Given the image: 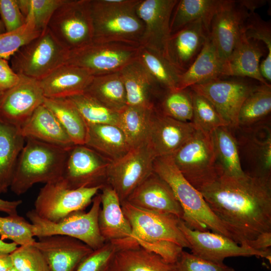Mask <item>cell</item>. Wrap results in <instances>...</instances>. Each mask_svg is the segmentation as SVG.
I'll return each mask as SVG.
<instances>
[{
  "mask_svg": "<svg viewBox=\"0 0 271 271\" xmlns=\"http://www.w3.org/2000/svg\"><path fill=\"white\" fill-rule=\"evenodd\" d=\"M239 2L250 12H254L255 10L266 3L265 0H240Z\"/></svg>",
  "mask_w": 271,
  "mask_h": 271,
  "instance_id": "cell-54",
  "label": "cell"
},
{
  "mask_svg": "<svg viewBox=\"0 0 271 271\" xmlns=\"http://www.w3.org/2000/svg\"><path fill=\"white\" fill-rule=\"evenodd\" d=\"M140 0H90L94 37L140 46L144 25L136 8Z\"/></svg>",
  "mask_w": 271,
  "mask_h": 271,
  "instance_id": "cell-4",
  "label": "cell"
},
{
  "mask_svg": "<svg viewBox=\"0 0 271 271\" xmlns=\"http://www.w3.org/2000/svg\"><path fill=\"white\" fill-rule=\"evenodd\" d=\"M25 142L20 127L0 120V194L10 188Z\"/></svg>",
  "mask_w": 271,
  "mask_h": 271,
  "instance_id": "cell-30",
  "label": "cell"
},
{
  "mask_svg": "<svg viewBox=\"0 0 271 271\" xmlns=\"http://www.w3.org/2000/svg\"><path fill=\"white\" fill-rule=\"evenodd\" d=\"M1 239H9L18 245L33 243V225L23 217L16 215L0 216Z\"/></svg>",
  "mask_w": 271,
  "mask_h": 271,
  "instance_id": "cell-46",
  "label": "cell"
},
{
  "mask_svg": "<svg viewBox=\"0 0 271 271\" xmlns=\"http://www.w3.org/2000/svg\"><path fill=\"white\" fill-rule=\"evenodd\" d=\"M209 33L203 21L198 20L171 35L167 47V59L180 75L196 59Z\"/></svg>",
  "mask_w": 271,
  "mask_h": 271,
  "instance_id": "cell-22",
  "label": "cell"
},
{
  "mask_svg": "<svg viewBox=\"0 0 271 271\" xmlns=\"http://www.w3.org/2000/svg\"><path fill=\"white\" fill-rule=\"evenodd\" d=\"M68 53L47 28L22 47L9 61L18 75L40 81L64 64Z\"/></svg>",
  "mask_w": 271,
  "mask_h": 271,
  "instance_id": "cell-7",
  "label": "cell"
},
{
  "mask_svg": "<svg viewBox=\"0 0 271 271\" xmlns=\"http://www.w3.org/2000/svg\"><path fill=\"white\" fill-rule=\"evenodd\" d=\"M173 264L174 271H235L224 263L211 261L183 250Z\"/></svg>",
  "mask_w": 271,
  "mask_h": 271,
  "instance_id": "cell-49",
  "label": "cell"
},
{
  "mask_svg": "<svg viewBox=\"0 0 271 271\" xmlns=\"http://www.w3.org/2000/svg\"><path fill=\"white\" fill-rule=\"evenodd\" d=\"M243 32L249 39L259 41L265 46L267 54L259 65L262 78L271 82V27L269 22L264 21L255 12H250L243 29Z\"/></svg>",
  "mask_w": 271,
  "mask_h": 271,
  "instance_id": "cell-41",
  "label": "cell"
},
{
  "mask_svg": "<svg viewBox=\"0 0 271 271\" xmlns=\"http://www.w3.org/2000/svg\"><path fill=\"white\" fill-rule=\"evenodd\" d=\"M85 145L110 162L127 154L131 149L121 128L109 124H87Z\"/></svg>",
  "mask_w": 271,
  "mask_h": 271,
  "instance_id": "cell-29",
  "label": "cell"
},
{
  "mask_svg": "<svg viewBox=\"0 0 271 271\" xmlns=\"http://www.w3.org/2000/svg\"><path fill=\"white\" fill-rule=\"evenodd\" d=\"M261 42L247 38L243 32L225 64V75L251 79L263 84L268 83L259 71L261 58L266 49Z\"/></svg>",
  "mask_w": 271,
  "mask_h": 271,
  "instance_id": "cell-24",
  "label": "cell"
},
{
  "mask_svg": "<svg viewBox=\"0 0 271 271\" xmlns=\"http://www.w3.org/2000/svg\"><path fill=\"white\" fill-rule=\"evenodd\" d=\"M155 107L164 115L181 121L191 122L192 91L190 88L166 91L158 100Z\"/></svg>",
  "mask_w": 271,
  "mask_h": 271,
  "instance_id": "cell-39",
  "label": "cell"
},
{
  "mask_svg": "<svg viewBox=\"0 0 271 271\" xmlns=\"http://www.w3.org/2000/svg\"><path fill=\"white\" fill-rule=\"evenodd\" d=\"M90 210L73 212L57 222H52L40 217L34 209L26 215L33 225L34 237L61 235L71 237L83 242L93 250L101 247L106 242L100 234L98 217L100 208L99 194L93 198Z\"/></svg>",
  "mask_w": 271,
  "mask_h": 271,
  "instance_id": "cell-5",
  "label": "cell"
},
{
  "mask_svg": "<svg viewBox=\"0 0 271 271\" xmlns=\"http://www.w3.org/2000/svg\"><path fill=\"white\" fill-rule=\"evenodd\" d=\"M226 77L225 63L220 58L209 35L190 67L179 76L177 90L189 88L216 78Z\"/></svg>",
  "mask_w": 271,
  "mask_h": 271,
  "instance_id": "cell-28",
  "label": "cell"
},
{
  "mask_svg": "<svg viewBox=\"0 0 271 271\" xmlns=\"http://www.w3.org/2000/svg\"><path fill=\"white\" fill-rule=\"evenodd\" d=\"M140 46L93 39L69 51L64 64L82 68L93 76L120 71L137 59Z\"/></svg>",
  "mask_w": 271,
  "mask_h": 271,
  "instance_id": "cell-6",
  "label": "cell"
},
{
  "mask_svg": "<svg viewBox=\"0 0 271 271\" xmlns=\"http://www.w3.org/2000/svg\"><path fill=\"white\" fill-rule=\"evenodd\" d=\"M33 244L43 254L49 271H75L93 250L78 239L61 235L38 238Z\"/></svg>",
  "mask_w": 271,
  "mask_h": 271,
  "instance_id": "cell-19",
  "label": "cell"
},
{
  "mask_svg": "<svg viewBox=\"0 0 271 271\" xmlns=\"http://www.w3.org/2000/svg\"><path fill=\"white\" fill-rule=\"evenodd\" d=\"M65 1V0H17L26 21H32L36 28L41 31L47 28L54 13Z\"/></svg>",
  "mask_w": 271,
  "mask_h": 271,
  "instance_id": "cell-43",
  "label": "cell"
},
{
  "mask_svg": "<svg viewBox=\"0 0 271 271\" xmlns=\"http://www.w3.org/2000/svg\"><path fill=\"white\" fill-rule=\"evenodd\" d=\"M156 156L149 144L131 148L121 158L111 162L106 172V184L116 193L120 203L153 172Z\"/></svg>",
  "mask_w": 271,
  "mask_h": 271,
  "instance_id": "cell-13",
  "label": "cell"
},
{
  "mask_svg": "<svg viewBox=\"0 0 271 271\" xmlns=\"http://www.w3.org/2000/svg\"><path fill=\"white\" fill-rule=\"evenodd\" d=\"M5 29L4 25L0 18V34L5 32Z\"/></svg>",
  "mask_w": 271,
  "mask_h": 271,
  "instance_id": "cell-57",
  "label": "cell"
},
{
  "mask_svg": "<svg viewBox=\"0 0 271 271\" xmlns=\"http://www.w3.org/2000/svg\"><path fill=\"white\" fill-rule=\"evenodd\" d=\"M9 271H17L14 267L10 269Z\"/></svg>",
  "mask_w": 271,
  "mask_h": 271,
  "instance_id": "cell-58",
  "label": "cell"
},
{
  "mask_svg": "<svg viewBox=\"0 0 271 271\" xmlns=\"http://www.w3.org/2000/svg\"><path fill=\"white\" fill-rule=\"evenodd\" d=\"M26 142L10 187L18 196L26 193L36 184H46L62 178L70 149L32 138L26 139Z\"/></svg>",
  "mask_w": 271,
  "mask_h": 271,
  "instance_id": "cell-2",
  "label": "cell"
},
{
  "mask_svg": "<svg viewBox=\"0 0 271 271\" xmlns=\"http://www.w3.org/2000/svg\"><path fill=\"white\" fill-rule=\"evenodd\" d=\"M242 245L248 246L256 250L269 251L271 246V231L260 233L254 239Z\"/></svg>",
  "mask_w": 271,
  "mask_h": 271,
  "instance_id": "cell-52",
  "label": "cell"
},
{
  "mask_svg": "<svg viewBox=\"0 0 271 271\" xmlns=\"http://www.w3.org/2000/svg\"><path fill=\"white\" fill-rule=\"evenodd\" d=\"M154 108L127 105L119 112L118 126L131 148L148 143Z\"/></svg>",
  "mask_w": 271,
  "mask_h": 271,
  "instance_id": "cell-36",
  "label": "cell"
},
{
  "mask_svg": "<svg viewBox=\"0 0 271 271\" xmlns=\"http://www.w3.org/2000/svg\"><path fill=\"white\" fill-rule=\"evenodd\" d=\"M135 242L132 238L106 241L101 247L89 254L75 271H109L116 252Z\"/></svg>",
  "mask_w": 271,
  "mask_h": 271,
  "instance_id": "cell-42",
  "label": "cell"
},
{
  "mask_svg": "<svg viewBox=\"0 0 271 271\" xmlns=\"http://www.w3.org/2000/svg\"><path fill=\"white\" fill-rule=\"evenodd\" d=\"M22 135L67 149L75 145L56 116L43 104L20 127Z\"/></svg>",
  "mask_w": 271,
  "mask_h": 271,
  "instance_id": "cell-27",
  "label": "cell"
},
{
  "mask_svg": "<svg viewBox=\"0 0 271 271\" xmlns=\"http://www.w3.org/2000/svg\"><path fill=\"white\" fill-rule=\"evenodd\" d=\"M43 104L56 116L75 145H85L87 124L68 98L45 97Z\"/></svg>",
  "mask_w": 271,
  "mask_h": 271,
  "instance_id": "cell-34",
  "label": "cell"
},
{
  "mask_svg": "<svg viewBox=\"0 0 271 271\" xmlns=\"http://www.w3.org/2000/svg\"><path fill=\"white\" fill-rule=\"evenodd\" d=\"M270 111L271 85L260 84L243 102L238 114V127H249L264 119Z\"/></svg>",
  "mask_w": 271,
  "mask_h": 271,
  "instance_id": "cell-38",
  "label": "cell"
},
{
  "mask_svg": "<svg viewBox=\"0 0 271 271\" xmlns=\"http://www.w3.org/2000/svg\"><path fill=\"white\" fill-rule=\"evenodd\" d=\"M136 59L164 90H177L180 74L168 60L142 46H140Z\"/></svg>",
  "mask_w": 271,
  "mask_h": 271,
  "instance_id": "cell-37",
  "label": "cell"
},
{
  "mask_svg": "<svg viewBox=\"0 0 271 271\" xmlns=\"http://www.w3.org/2000/svg\"><path fill=\"white\" fill-rule=\"evenodd\" d=\"M103 186L72 189L61 178L41 188L33 209L42 218L57 222L73 212L84 210Z\"/></svg>",
  "mask_w": 271,
  "mask_h": 271,
  "instance_id": "cell-9",
  "label": "cell"
},
{
  "mask_svg": "<svg viewBox=\"0 0 271 271\" xmlns=\"http://www.w3.org/2000/svg\"><path fill=\"white\" fill-rule=\"evenodd\" d=\"M179 227L190 245L191 253L198 257L218 263H223L224 259L227 257L252 256L265 258L270 261V250H254L240 245L218 233L191 229L181 219Z\"/></svg>",
  "mask_w": 271,
  "mask_h": 271,
  "instance_id": "cell-14",
  "label": "cell"
},
{
  "mask_svg": "<svg viewBox=\"0 0 271 271\" xmlns=\"http://www.w3.org/2000/svg\"><path fill=\"white\" fill-rule=\"evenodd\" d=\"M178 1L140 0L136 8L137 14L144 25L140 46L167 60L168 44L171 35L170 22Z\"/></svg>",
  "mask_w": 271,
  "mask_h": 271,
  "instance_id": "cell-15",
  "label": "cell"
},
{
  "mask_svg": "<svg viewBox=\"0 0 271 271\" xmlns=\"http://www.w3.org/2000/svg\"><path fill=\"white\" fill-rule=\"evenodd\" d=\"M10 255L17 271H49L43 254L33 243L20 245Z\"/></svg>",
  "mask_w": 271,
  "mask_h": 271,
  "instance_id": "cell-48",
  "label": "cell"
},
{
  "mask_svg": "<svg viewBox=\"0 0 271 271\" xmlns=\"http://www.w3.org/2000/svg\"><path fill=\"white\" fill-rule=\"evenodd\" d=\"M13 267L10 253L0 252V271H9Z\"/></svg>",
  "mask_w": 271,
  "mask_h": 271,
  "instance_id": "cell-55",
  "label": "cell"
},
{
  "mask_svg": "<svg viewBox=\"0 0 271 271\" xmlns=\"http://www.w3.org/2000/svg\"><path fill=\"white\" fill-rule=\"evenodd\" d=\"M0 18L6 32L17 30L26 23L17 0H0Z\"/></svg>",
  "mask_w": 271,
  "mask_h": 271,
  "instance_id": "cell-50",
  "label": "cell"
},
{
  "mask_svg": "<svg viewBox=\"0 0 271 271\" xmlns=\"http://www.w3.org/2000/svg\"><path fill=\"white\" fill-rule=\"evenodd\" d=\"M32 21L26 20L21 28L0 34V59L10 60L23 46L38 37L42 32Z\"/></svg>",
  "mask_w": 271,
  "mask_h": 271,
  "instance_id": "cell-44",
  "label": "cell"
},
{
  "mask_svg": "<svg viewBox=\"0 0 271 271\" xmlns=\"http://www.w3.org/2000/svg\"><path fill=\"white\" fill-rule=\"evenodd\" d=\"M84 92L117 112L127 106L125 89L119 71L94 76Z\"/></svg>",
  "mask_w": 271,
  "mask_h": 271,
  "instance_id": "cell-33",
  "label": "cell"
},
{
  "mask_svg": "<svg viewBox=\"0 0 271 271\" xmlns=\"http://www.w3.org/2000/svg\"><path fill=\"white\" fill-rule=\"evenodd\" d=\"M22 203V200L9 201L0 198V212L8 215L18 214V208Z\"/></svg>",
  "mask_w": 271,
  "mask_h": 271,
  "instance_id": "cell-53",
  "label": "cell"
},
{
  "mask_svg": "<svg viewBox=\"0 0 271 271\" xmlns=\"http://www.w3.org/2000/svg\"><path fill=\"white\" fill-rule=\"evenodd\" d=\"M246 143L249 155L257 165L255 175L271 176V134L269 128H266L261 139L253 134L247 138Z\"/></svg>",
  "mask_w": 271,
  "mask_h": 271,
  "instance_id": "cell-47",
  "label": "cell"
},
{
  "mask_svg": "<svg viewBox=\"0 0 271 271\" xmlns=\"http://www.w3.org/2000/svg\"><path fill=\"white\" fill-rule=\"evenodd\" d=\"M221 2L222 0H178L171 17V34L198 20L203 21L209 32L211 21Z\"/></svg>",
  "mask_w": 271,
  "mask_h": 271,
  "instance_id": "cell-32",
  "label": "cell"
},
{
  "mask_svg": "<svg viewBox=\"0 0 271 271\" xmlns=\"http://www.w3.org/2000/svg\"><path fill=\"white\" fill-rule=\"evenodd\" d=\"M47 28L68 52L88 43L94 37L90 0H65Z\"/></svg>",
  "mask_w": 271,
  "mask_h": 271,
  "instance_id": "cell-10",
  "label": "cell"
},
{
  "mask_svg": "<svg viewBox=\"0 0 271 271\" xmlns=\"http://www.w3.org/2000/svg\"><path fill=\"white\" fill-rule=\"evenodd\" d=\"M126 201L146 210L173 214L181 219L183 216L182 208L172 189L154 172L131 193Z\"/></svg>",
  "mask_w": 271,
  "mask_h": 271,
  "instance_id": "cell-21",
  "label": "cell"
},
{
  "mask_svg": "<svg viewBox=\"0 0 271 271\" xmlns=\"http://www.w3.org/2000/svg\"><path fill=\"white\" fill-rule=\"evenodd\" d=\"M235 77H222L193 85V91L207 99L230 128L238 127V117L241 105L260 83Z\"/></svg>",
  "mask_w": 271,
  "mask_h": 271,
  "instance_id": "cell-12",
  "label": "cell"
},
{
  "mask_svg": "<svg viewBox=\"0 0 271 271\" xmlns=\"http://www.w3.org/2000/svg\"><path fill=\"white\" fill-rule=\"evenodd\" d=\"M228 126L214 129L211 136L217 164L221 172L230 176H240L243 170L237 140Z\"/></svg>",
  "mask_w": 271,
  "mask_h": 271,
  "instance_id": "cell-35",
  "label": "cell"
},
{
  "mask_svg": "<svg viewBox=\"0 0 271 271\" xmlns=\"http://www.w3.org/2000/svg\"><path fill=\"white\" fill-rule=\"evenodd\" d=\"M192 122H184L153 110L148 143L156 157L172 156L194 134Z\"/></svg>",
  "mask_w": 271,
  "mask_h": 271,
  "instance_id": "cell-20",
  "label": "cell"
},
{
  "mask_svg": "<svg viewBox=\"0 0 271 271\" xmlns=\"http://www.w3.org/2000/svg\"><path fill=\"white\" fill-rule=\"evenodd\" d=\"M87 124H109L118 126L119 112L113 110L85 92L68 97Z\"/></svg>",
  "mask_w": 271,
  "mask_h": 271,
  "instance_id": "cell-40",
  "label": "cell"
},
{
  "mask_svg": "<svg viewBox=\"0 0 271 271\" xmlns=\"http://www.w3.org/2000/svg\"><path fill=\"white\" fill-rule=\"evenodd\" d=\"M18 246L15 242H6L0 239V252L11 253Z\"/></svg>",
  "mask_w": 271,
  "mask_h": 271,
  "instance_id": "cell-56",
  "label": "cell"
},
{
  "mask_svg": "<svg viewBox=\"0 0 271 271\" xmlns=\"http://www.w3.org/2000/svg\"><path fill=\"white\" fill-rule=\"evenodd\" d=\"M171 156L183 176L197 190L213 181L221 172L211 133L197 128Z\"/></svg>",
  "mask_w": 271,
  "mask_h": 271,
  "instance_id": "cell-8",
  "label": "cell"
},
{
  "mask_svg": "<svg viewBox=\"0 0 271 271\" xmlns=\"http://www.w3.org/2000/svg\"><path fill=\"white\" fill-rule=\"evenodd\" d=\"M191 91L193 103V117L191 122L196 128L211 133L220 126H228L207 99Z\"/></svg>",
  "mask_w": 271,
  "mask_h": 271,
  "instance_id": "cell-45",
  "label": "cell"
},
{
  "mask_svg": "<svg viewBox=\"0 0 271 271\" xmlns=\"http://www.w3.org/2000/svg\"><path fill=\"white\" fill-rule=\"evenodd\" d=\"M100 190L98 223L101 235L106 241L132 238L130 224L123 213L116 193L106 184Z\"/></svg>",
  "mask_w": 271,
  "mask_h": 271,
  "instance_id": "cell-26",
  "label": "cell"
},
{
  "mask_svg": "<svg viewBox=\"0 0 271 271\" xmlns=\"http://www.w3.org/2000/svg\"><path fill=\"white\" fill-rule=\"evenodd\" d=\"M8 60L0 59V91L4 92L17 84L21 76L16 73Z\"/></svg>",
  "mask_w": 271,
  "mask_h": 271,
  "instance_id": "cell-51",
  "label": "cell"
},
{
  "mask_svg": "<svg viewBox=\"0 0 271 271\" xmlns=\"http://www.w3.org/2000/svg\"><path fill=\"white\" fill-rule=\"evenodd\" d=\"M119 72L125 89L127 105L154 108L166 91L137 59Z\"/></svg>",
  "mask_w": 271,
  "mask_h": 271,
  "instance_id": "cell-23",
  "label": "cell"
},
{
  "mask_svg": "<svg viewBox=\"0 0 271 271\" xmlns=\"http://www.w3.org/2000/svg\"><path fill=\"white\" fill-rule=\"evenodd\" d=\"M110 162L84 145H74L69 150L62 178L72 189L104 185Z\"/></svg>",
  "mask_w": 271,
  "mask_h": 271,
  "instance_id": "cell-16",
  "label": "cell"
},
{
  "mask_svg": "<svg viewBox=\"0 0 271 271\" xmlns=\"http://www.w3.org/2000/svg\"><path fill=\"white\" fill-rule=\"evenodd\" d=\"M93 77L82 68L64 64L39 81L45 97L68 98L84 92Z\"/></svg>",
  "mask_w": 271,
  "mask_h": 271,
  "instance_id": "cell-25",
  "label": "cell"
},
{
  "mask_svg": "<svg viewBox=\"0 0 271 271\" xmlns=\"http://www.w3.org/2000/svg\"><path fill=\"white\" fill-rule=\"evenodd\" d=\"M109 271H174V264L136 243L116 252Z\"/></svg>",
  "mask_w": 271,
  "mask_h": 271,
  "instance_id": "cell-31",
  "label": "cell"
},
{
  "mask_svg": "<svg viewBox=\"0 0 271 271\" xmlns=\"http://www.w3.org/2000/svg\"><path fill=\"white\" fill-rule=\"evenodd\" d=\"M198 190L237 243L271 231V176L221 172Z\"/></svg>",
  "mask_w": 271,
  "mask_h": 271,
  "instance_id": "cell-1",
  "label": "cell"
},
{
  "mask_svg": "<svg viewBox=\"0 0 271 271\" xmlns=\"http://www.w3.org/2000/svg\"><path fill=\"white\" fill-rule=\"evenodd\" d=\"M44 99L39 81L21 76L19 82L0 97V120L21 127L43 104Z\"/></svg>",
  "mask_w": 271,
  "mask_h": 271,
  "instance_id": "cell-18",
  "label": "cell"
},
{
  "mask_svg": "<svg viewBox=\"0 0 271 271\" xmlns=\"http://www.w3.org/2000/svg\"><path fill=\"white\" fill-rule=\"evenodd\" d=\"M153 170L172 189L183 211L181 220L188 227L201 231L211 230L231 238L201 193L186 179L176 166L171 156L156 157Z\"/></svg>",
  "mask_w": 271,
  "mask_h": 271,
  "instance_id": "cell-3",
  "label": "cell"
},
{
  "mask_svg": "<svg viewBox=\"0 0 271 271\" xmlns=\"http://www.w3.org/2000/svg\"><path fill=\"white\" fill-rule=\"evenodd\" d=\"M3 92L0 91V97L1 96V95H2V93H3Z\"/></svg>",
  "mask_w": 271,
  "mask_h": 271,
  "instance_id": "cell-59",
  "label": "cell"
},
{
  "mask_svg": "<svg viewBox=\"0 0 271 271\" xmlns=\"http://www.w3.org/2000/svg\"><path fill=\"white\" fill-rule=\"evenodd\" d=\"M132 230V238L141 246L159 241L174 243L183 248L190 245L179 227L181 219L171 214L146 210L128 202L121 203Z\"/></svg>",
  "mask_w": 271,
  "mask_h": 271,
  "instance_id": "cell-11",
  "label": "cell"
},
{
  "mask_svg": "<svg viewBox=\"0 0 271 271\" xmlns=\"http://www.w3.org/2000/svg\"><path fill=\"white\" fill-rule=\"evenodd\" d=\"M249 13L239 1L222 0L212 18L209 35L225 64L243 32Z\"/></svg>",
  "mask_w": 271,
  "mask_h": 271,
  "instance_id": "cell-17",
  "label": "cell"
}]
</instances>
